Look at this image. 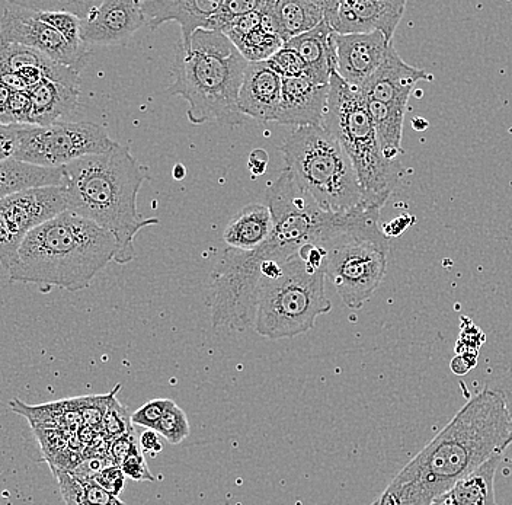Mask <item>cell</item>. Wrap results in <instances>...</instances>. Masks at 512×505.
<instances>
[{"instance_id": "cell-1", "label": "cell", "mask_w": 512, "mask_h": 505, "mask_svg": "<svg viewBox=\"0 0 512 505\" xmlns=\"http://www.w3.org/2000/svg\"><path fill=\"white\" fill-rule=\"evenodd\" d=\"M508 439L510 418L504 402L483 389L370 505H431L491 457L504 455Z\"/></svg>"}, {"instance_id": "cell-2", "label": "cell", "mask_w": 512, "mask_h": 505, "mask_svg": "<svg viewBox=\"0 0 512 505\" xmlns=\"http://www.w3.org/2000/svg\"><path fill=\"white\" fill-rule=\"evenodd\" d=\"M69 212L107 230L118 244L114 262L124 265L136 258L134 239L159 219H144L137 197L149 180L146 166L117 143L101 155L86 156L64 166Z\"/></svg>"}, {"instance_id": "cell-3", "label": "cell", "mask_w": 512, "mask_h": 505, "mask_svg": "<svg viewBox=\"0 0 512 505\" xmlns=\"http://www.w3.org/2000/svg\"><path fill=\"white\" fill-rule=\"evenodd\" d=\"M117 251L110 232L64 212L25 238L9 278L12 283L35 284L44 293L51 287L79 292L114 261Z\"/></svg>"}, {"instance_id": "cell-4", "label": "cell", "mask_w": 512, "mask_h": 505, "mask_svg": "<svg viewBox=\"0 0 512 505\" xmlns=\"http://www.w3.org/2000/svg\"><path fill=\"white\" fill-rule=\"evenodd\" d=\"M249 62L226 34L200 30L192 37L191 50L176 51L172 95L184 98L192 124L217 121L238 127L246 117L239 110V94Z\"/></svg>"}, {"instance_id": "cell-5", "label": "cell", "mask_w": 512, "mask_h": 505, "mask_svg": "<svg viewBox=\"0 0 512 505\" xmlns=\"http://www.w3.org/2000/svg\"><path fill=\"white\" fill-rule=\"evenodd\" d=\"M323 129L328 130L350 156L366 193L368 207L382 210L409 169L383 155L367 98L348 86L336 72L331 76Z\"/></svg>"}, {"instance_id": "cell-6", "label": "cell", "mask_w": 512, "mask_h": 505, "mask_svg": "<svg viewBox=\"0 0 512 505\" xmlns=\"http://www.w3.org/2000/svg\"><path fill=\"white\" fill-rule=\"evenodd\" d=\"M294 180L326 212L370 209L360 178L341 143L323 127H300L280 146Z\"/></svg>"}, {"instance_id": "cell-7", "label": "cell", "mask_w": 512, "mask_h": 505, "mask_svg": "<svg viewBox=\"0 0 512 505\" xmlns=\"http://www.w3.org/2000/svg\"><path fill=\"white\" fill-rule=\"evenodd\" d=\"M326 270L310 267L293 255L272 280H262L256 310L255 331L268 340H284L306 334L320 315L332 310L325 293Z\"/></svg>"}, {"instance_id": "cell-8", "label": "cell", "mask_w": 512, "mask_h": 505, "mask_svg": "<svg viewBox=\"0 0 512 505\" xmlns=\"http://www.w3.org/2000/svg\"><path fill=\"white\" fill-rule=\"evenodd\" d=\"M117 145L104 127L95 123H63L38 127L31 124L0 126V161L16 159L60 168Z\"/></svg>"}, {"instance_id": "cell-9", "label": "cell", "mask_w": 512, "mask_h": 505, "mask_svg": "<svg viewBox=\"0 0 512 505\" xmlns=\"http://www.w3.org/2000/svg\"><path fill=\"white\" fill-rule=\"evenodd\" d=\"M326 277L347 308H363L386 274L389 236L380 223L351 230L325 246Z\"/></svg>"}, {"instance_id": "cell-10", "label": "cell", "mask_w": 512, "mask_h": 505, "mask_svg": "<svg viewBox=\"0 0 512 505\" xmlns=\"http://www.w3.org/2000/svg\"><path fill=\"white\" fill-rule=\"evenodd\" d=\"M267 258L283 262L268 242L252 252L224 249L210 276L208 306L214 328L243 332L255 325L261 267Z\"/></svg>"}, {"instance_id": "cell-11", "label": "cell", "mask_w": 512, "mask_h": 505, "mask_svg": "<svg viewBox=\"0 0 512 505\" xmlns=\"http://www.w3.org/2000/svg\"><path fill=\"white\" fill-rule=\"evenodd\" d=\"M69 212L66 188L24 191L0 200V261L11 270L28 235L57 216Z\"/></svg>"}, {"instance_id": "cell-12", "label": "cell", "mask_w": 512, "mask_h": 505, "mask_svg": "<svg viewBox=\"0 0 512 505\" xmlns=\"http://www.w3.org/2000/svg\"><path fill=\"white\" fill-rule=\"evenodd\" d=\"M0 43L31 47L78 73L88 66L92 57V51L88 47L70 43L56 28L35 17L30 6L18 0L3 3Z\"/></svg>"}, {"instance_id": "cell-13", "label": "cell", "mask_w": 512, "mask_h": 505, "mask_svg": "<svg viewBox=\"0 0 512 505\" xmlns=\"http://www.w3.org/2000/svg\"><path fill=\"white\" fill-rule=\"evenodd\" d=\"M405 8V0H323L325 21L335 34L382 33L389 41H393Z\"/></svg>"}, {"instance_id": "cell-14", "label": "cell", "mask_w": 512, "mask_h": 505, "mask_svg": "<svg viewBox=\"0 0 512 505\" xmlns=\"http://www.w3.org/2000/svg\"><path fill=\"white\" fill-rule=\"evenodd\" d=\"M144 24L146 17L139 0H104L95 3L83 19L80 38L86 46H124Z\"/></svg>"}, {"instance_id": "cell-15", "label": "cell", "mask_w": 512, "mask_h": 505, "mask_svg": "<svg viewBox=\"0 0 512 505\" xmlns=\"http://www.w3.org/2000/svg\"><path fill=\"white\" fill-rule=\"evenodd\" d=\"M336 73L348 86L360 91L386 60L390 44L382 33L338 35L335 37Z\"/></svg>"}, {"instance_id": "cell-16", "label": "cell", "mask_w": 512, "mask_h": 505, "mask_svg": "<svg viewBox=\"0 0 512 505\" xmlns=\"http://www.w3.org/2000/svg\"><path fill=\"white\" fill-rule=\"evenodd\" d=\"M421 81L432 82L434 75L427 70L408 65L392 43L383 65L368 79L361 94L382 104L408 108L416 83Z\"/></svg>"}, {"instance_id": "cell-17", "label": "cell", "mask_w": 512, "mask_h": 505, "mask_svg": "<svg viewBox=\"0 0 512 505\" xmlns=\"http://www.w3.org/2000/svg\"><path fill=\"white\" fill-rule=\"evenodd\" d=\"M331 83L322 85L309 76L283 79L280 113L275 123L284 126L323 127Z\"/></svg>"}, {"instance_id": "cell-18", "label": "cell", "mask_w": 512, "mask_h": 505, "mask_svg": "<svg viewBox=\"0 0 512 505\" xmlns=\"http://www.w3.org/2000/svg\"><path fill=\"white\" fill-rule=\"evenodd\" d=\"M222 6L223 0H142L146 24L152 30L168 21L181 25V47L185 51L191 50L192 37L197 31H211V18Z\"/></svg>"}, {"instance_id": "cell-19", "label": "cell", "mask_w": 512, "mask_h": 505, "mask_svg": "<svg viewBox=\"0 0 512 505\" xmlns=\"http://www.w3.org/2000/svg\"><path fill=\"white\" fill-rule=\"evenodd\" d=\"M283 95V78L268 62L249 63L239 94V110L246 118L277 121Z\"/></svg>"}, {"instance_id": "cell-20", "label": "cell", "mask_w": 512, "mask_h": 505, "mask_svg": "<svg viewBox=\"0 0 512 505\" xmlns=\"http://www.w3.org/2000/svg\"><path fill=\"white\" fill-rule=\"evenodd\" d=\"M335 37L331 25L323 21L315 30L291 38L284 46L290 47L302 57L307 69L306 76L322 85H329L331 76L338 69Z\"/></svg>"}, {"instance_id": "cell-21", "label": "cell", "mask_w": 512, "mask_h": 505, "mask_svg": "<svg viewBox=\"0 0 512 505\" xmlns=\"http://www.w3.org/2000/svg\"><path fill=\"white\" fill-rule=\"evenodd\" d=\"M66 182L64 166L50 168L16 159L0 161V200L24 191L66 187Z\"/></svg>"}, {"instance_id": "cell-22", "label": "cell", "mask_w": 512, "mask_h": 505, "mask_svg": "<svg viewBox=\"0 0 512 505\" xmlns=\"http://www.w3.org/2000/svg\"><path fill=\"white\" fill-rule=\"evenodd\" d=\"M274 229L268 206L248 204L226 226L223 233L227 248L252 252L270 241Z\"/></svg>"}, {"instance_id": "cell-23", "label": "cell", "mask_w": 512, "mask_h": 505, "mask_svg": "<svg viewBox=\"0 0 512 505\" xmlns=\"http://www.w3.org/2000/svg\"><path fill=\"white\" fill-rule=\"evenodd\" d=\"M80 89L53 81H43L30 91L31 126L48 127L63 123L79 107Z\"/></svg>"}, {"instance_id": "cell-24", "label": "cell", "mask_w": 512, "mask_h": 505, "mask_svg": "<svg viewBox=\"0 0 512 505\" xmlns=\"http://www.w3.org/2000/svg\"><path fill=\"white\" fill-rule=\"evenodd\" d=\"M27 67H38L46 73L47 81L63 83L80 89V73L54 62L41 51L14 43H0V73H18Z\"/></svg>"}, {"instance_id": "cell-25", "label": "cell", "mask_w": 512, "mask_h": 505, "mask_svg": "<svg viewBox=\"0 0 512 505\" xmlns=\"http://www.w3.org/2000/svg\"><path fill=\"white\" fill-rule=\"evenodd\" d=\"M270 9L275 31L284 43L325 21L323 0H270Z\"/></svg>"}, {"instance_id": "cell-26", "label": "cell", "mask_w": 512, "mask_h": 505, "mask_svg": "<svg viewBox=\"0 0 512 505\" xmlns=\"http://www.w3.org/2000/svg\"><path fill=\"white\" fill-rule=\"evenodd\" d=\"M501 460L502 455L491 457L431 505H496L495 475Z\"/></svg>"}, {"instance_id": "cell-27", "label": "cell", "mask_w": 512, "mask_h": 505, "mask_svg": "<svg viewBox=\"0 0 512 505\" xmlns=\"http://www.w3.org/2000/svg\"><path fill=\"white\" fill-rule=\"evenodd\" d=\"M367 102L383 155L389 161H398L399 155L405 153L402 147L403 121L408 108L382 104L373 99H367Z\"/></svg>"}, {"instance_id": "cell-28", "label": "cell", "mask_w": 512, "mask_h": 505, "mask_svg": "<svg viewBox=\"0 0 512 505\" xmlns=\"http://www.w3.org/2000/svg\"><path fill=\"white\" fill-rule=\"evenodd\" d=\"M232 43L249 63L268 62L284 47V41L278 35L268 34L262 28L246 37L236 38Z\"/></svg>"}, {"instance_id": "cell-29", "label": "cell", "mask_w": 512, "mask_h": 505, "mask_svg": "<svg viewBox=\"0 0 512 505\" xmlns=\"http://www.w3.org/2000/svg\"><path fill=\"white\" fill-rule=\"evenodd\" d=\"M32 102L30 92L12 91L0 82V123L30 124Z\"/></svg>"}, {"instance_id": "cell-30", "label": "cell", "mask_w": 512, "mask_h": 505, "mask_svg": "<svg viewBox=\"0 0 512 505\" xmlns=\"http://www.w3.org/2000/svg\"><path fill=\"white\" fill-rule=\"evenodd\" d=\"M24 3L30 6L27 2ZM30 8L34 11L35 17L56 28L70 43L75 44V46H86L82 38H80L82 19L76 17V15L69 14V12L43 11V9L32 8V6Z\"/></svg>"}, {"instance_id": "cell-31", "label": "cell", "mask_w": 512, "mask_h": 505, "mask_svg": "<svg viewBox=\"0 0 512 505\" xmlns=\"http://www.w3.org/2000/svg\"><path fill=\"white\" fill-rule=\"evenodd\" d=\"M159 436L165 437L171 444L182 443L190 436V423H188L187 415L178 405L174 404L169 411L163 415L155 427Z\"/></svg>"}, {"instance_id": "cell-32", "label": "cell", "mask_w": 512, "mask_h": 505, "mask_svg": "<svg viewBox=\"0 0 512 505\" xmlns=\"http://www.w3.org/2000/svg\"><path fill=\"white\" fill-rule=\"evenodd\" d=\"M101 428L108 440L118 439V437L134 431L131 417H128L126 408L118 402L115 396L107 409Z\"/></svg>"}, {"instance_id": "cell-33", "label": "cell", "mask_w": 512, "mask_h": 505, "mask_svg": "<svg viewBox=\"0 0 512 505\" xmlns=\"http://www.w3.org/2000/svg\"><path fill=\"white\" fill-rule=\"evenodd\" d=\"M268 65L283 79L300 78V76H306L307 73L306 65H304L302 57L287 46L278 50L277 53L268 60Z\"/></svg>"}, {"instance_id": "cell-34", "label": "cell", "mask_w": 512, "mask_h": 505, "mask_svg": "<svg viewBox=\"0 0 512 505\" xmlns=\"http://www.w3.org/2000/svg\"><path fill=\"white\" fill-rule=\"evenodd\" d=\"M174 404L175 402L172 401V399H153V401H149L147 404H144L143 407L137 409V411L131 415V421H133V424L146 428V430H155L156 425L162 420L163 415H165Z\"/></svg>"}, {"instance_id": "cell-35", "label": "cell", "mask_w": 512, "mask_h": 505, "mask_svg": "<svg viewBox=\"0 0 512 505\" xmlns=\"http://www.w3.org/2000/svg\"><path fill=\"white\" fill-rule=\"evenodd\" d=\"M485 389L488 391L495 392L499 398L504 402L505 409L508 412V418H510V439H508V446L512 444V367L505 370V372L498 373L488 380Z\"/></svg>"}, {"instance_id": "cell-36", "label": "cell", "mask_w": 512, "mask_h": 505, "mask_svg": "<svg viewBox=\"0 0 512 505\" xmlns=\"http://www.w3.org/2000/svg\"><path fill=\"white\" fill-rule=\"evenodd\" d=\"M56 476L57 482H59L60 492H62V497L66 505H94L89 504L88 501L85 500L82 484H80L78 479L73 478L69 472L59 471L56 472ZM112 505L126 504H124L123 501H117V503Z\"/></svg>"}, {"instance_id": "cell-37", "label": "cell", "mask_w": 512, "mask_h": 505, "mask_svg": "<svg viewBox=\"0 0 512 505\" xmlns=\"http://www.w3.org/2000/svg\"><path fill=\"white\" fill-rule=\"evenodd\" d=\"M120 468L121 471L124 472V475H126L128 479H131V481H156L155 475L150 472L149 466H147L146 459H144V453L142 450L128 456L127 459L121 463Z\"/></svg>"}, {"instance_id": "cell-38", "label": "cell", "mask_w": 512, "mask_h": 505, "mask_svg": "<svg viewBox=\"0 0 512 505\" xmlns=\"http://www.w3.org/2000/svg\"><path fill=\"white\" fill-rule=\"evenodd\" d=\"M140 450H142L140 449V440L137 439L134 431H131V433L124 434V436L112 440L108 456H110L115 466H121V463H123L128 456L140 452Z\"/></svg>"}, {"instance_id": "cell-39", "label": "cell", "mask_w": 512, "mask_h": 505, "mask_svg": "<svg viewBox=\"0 0 512 505\" xmlns=\"http://www.w3.org/2000/svg\"><path fill=\"white\" fill-rule=\"evenodd\" d=\"M126 478L127 476L121 471L120 466L111 465L99 473L95 481L98 482L101 487L107 489L114 497L118 498V495L123 492L124 485H126Z\"/></svg>"}, {"instance_id": "cell-40", "label": "cell", "mask_w": 512, "mask_h": 505, "mask_svg": "<svg viewBox=\"0 0 512 505\" xmlns=\"http://www.w3.org/2000/svg\"><path fill=\"white\" fill-rule=\"evenodd\" d=\"M483 341H485V335L475 325L463 326L460 340L456 344V354L479 353Z\"/></svg>"}, {"instance_id": "cell-41", "label": "cell", "mask_w": 512, "mask_h": 505, "mask_svg": "<svg viewBox=\"0 0 512 505\" xmlns=\"http://www.w3.org/2000/svg\"><path fill=\"white\" fill-rule=\"evenodd\" d=\"M83 487V495L89 504L94 505H112L120 501V498L114 497L104 487L96 481L80 482Z\"/></svg>"}, {"instance_id": "cell-42", "label": "cell", "mask_w": 512, "mask_h": 505, "mask_svg": "<svg viewBox=\"0 0 512 505\" xmlns=\"http://www.w3.org/2000/svg\"><path fill=\"white\" fill-rule=\"evenodd\" d=\"M478 357L479 353L457 354L453 361H451V370L456 375H466L478 364Z\"/></svg>"}, {"instance_id": "cell-43", "label": "cell", "mask_w": 512, "mask_h": 505, "mask_svg": "<svg viewBox=\"0 0 512 505\" xmlns=\"http://www.w3.org/2000/svg\"><path fill=\"white\" fill-rule=\"evenodd\" d=\"M270 156L264 149H255L249 156V171L254 177H262L267 172Z\"/></svg>"}, {"instance_id": "cell-44", "label": "cell", "mask_w": 512, "mask_h": 505, "mask_svg": "<svg viewBox=\"0 0 512 505\" xmlns=\"http://www.w3.org/2000/svg\"><path fill=\"white\" fill-rule=\"evenodd\" d=\"M140 449L143 453H149L152 456H158L163 450L162 443H160L159 433L155 430H146L140 436Z\"/></svg>"}, {"instance_id": "cell-45", "label": "cell", "mask_w": 512, "mask_h": 505, "mask_svg": "<svg viewBox=\"0 0 512 505\" xmlns=\"http://www.w3.org/2000/svg\"><path fill=\"white\" fill-rule=\"evenodd\" d=\"M2 83L11 88L12 91L30 92L27 82L18 73H2Z\"/></svg>"}, {"instance_id": "cell-46", "label": "cell", "mask_w": 512, "mask_h": 505, "mask_svg": "<svg viewBox=\"0 0 512 505\" xmlns=\"http://www.w3.org/2000/svg\"><path fill=\"white\" fill-rule=\"evenodd\" d=\"M185 174H187V169L184 168L182 165H176L174 168V178L175 180H182V178L185 177Z\"/></svg>"}]
</instances>
